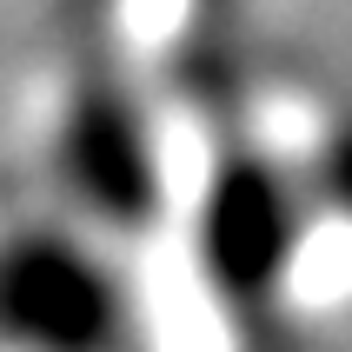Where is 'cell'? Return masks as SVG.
<instances>
[{"label": "cell", "instance_id": "2", "mask_svg": "<svg viewBox=\"0 0 352 352\" xmlns=\"http://www.w3.org/2000/svg\"><path fill=\"white\" fill-rule=\"evenodd\" d=\"M299 226H306V193L273 160L239 153L199 199V259L226 299H266L299 259Z\"/></svg>", "mask_w": 352, "mask_h": 352}, {"label": "cell", "instance_id": "3", "mask_svg": "<svg viewBox=\"0 0 352 352\" xmlns=\"http://www.w3.org/2000/svg\"><path fill=\"white\" fill-rule=\"evenodd\" d=\"M67 193L87 199L113 226H146L160 213V153L146 133V113L120 87H87L74 94L54 140Z\"/></svg>", "mask_w": 352, "mask_h": 352}, {"label": "cell", "instance_id": "1", "mask_svg": "<svg viewBox=\"0 0 352 352\" xmlns=\"http://www.w3.org/2000/svg\"><path fill=\"white\" fill-rule=\"evenodd\" d=\"M126 326L113 266L67 233H0V346L107 352Z\"/></svg>", "mask_w": 352, "mask_h": 352}, {"label": "cell", "instance_id": "4", "mask_svg": "<svg viewBox=\"0 0 352 352\" xmlns=\"http://www.w3.org/2000/svg\"><path fill=\"white\" fill-rule=\"evenodd\" d=\"M313 193L333 206V213L352 219V126H339L326 146H319V166H313Z\"/></svg>", "mask_w": 352, "mask_h": 352}]
</instances>
